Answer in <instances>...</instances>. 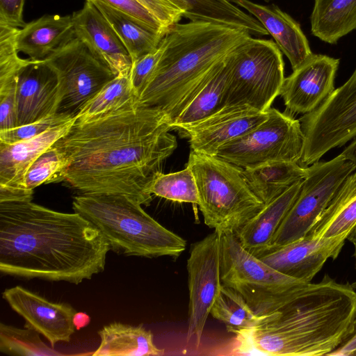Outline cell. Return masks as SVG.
<instances>
[{"mask_svg":"<svg viewBox=\"0 0 356 356\" xmlns=\"http://www.w3.org/2000/svg\"><path fill=\"white\" fill-rule=\"evenodd\" d=\"M92 3L115 31L132 62L156 49L165 36L145 29L119 10L99 1Z\"/></svg>","mask_w":356,"mask_h":356,"instance_id":"30","label":"cell"},{"mask_svg":"<svg viewBox=\"0 0 356 356\" xmlns=\"http://www.w3.org/2000/svg\"><path fill=\"white\" fill-rule=\"evenodd\" d=\"M189 291L186 339H195L197 348L221 282L220 234L215 231L191 244L187 259Z\"/></svg>","mask_w":356,"mask_h":356,"instance_id":"13","label":"cell"},{"mask_svg":"<svg viewBox=\"0 0 356 356\" xmlns=\"http://www.w3.org/2000/svg\"><path fill=\"white\" fill-rule=\"evenodd\" d=\"M40 333L25 325L24 328L0 323V351L16 356H58L62 353L48 346Z\"/></svg>","mask_w":356,"mask_h":356,"instance_id":"33","label":"cell"},{"mask_svg":"<svg viewBox=\"0 0 356 356\" xmlns=\"http://www.w3.org/2000/svg\"><path fill=\"white\" fill-rule=\"evenodd\" d=\"M150 193L171 201L199 204V195L195 177L188 167L172 173L156 175Z\"/></svg>","mask_w":356,"mask_h":356,"instance_id":"35","label":"cell"},{"mask_svg":"<svg viewBox=\"0 0 356 356\" xmlns=\"http://www.w3.org/2000/svg\"><path fill=\"white\" fill-rule=\"evenodd\" d=\"M163 51V44L161 40L156 49L132 62L130 81L132 89L138 99L152 77Z\"/></svg>","mask_w":356,"mask_h":356,"instance_id":"39","label":"cell"},{"mask_svg":"<svg viewBox=\"0 0 356 356\" xmlns=\"http://www.w3.org/2000/svg\"><path fill=\"white\" fill-rule=\"evenodd\" d=\"M210 314L236 334L253 328L264 317L256 315L240 293L223 284Z\"/></svg>","mask_w":356,"mask_h":356,"instance_id":"32","label":"cell"},{"mask_svg":"<svg viewBox=\"0 0 356 356\" xmlns=\"http://www.w3.org/2000/svg\"><path fill=\"white\" fill-rule=\"evenodd\" d=\"M75 38L72 16L46 15L19 29L15 43L19 52L44 60Z\"/></svg>","mask_w":356,"mask_h":356,"instance_id":"23","label":"cell"},{"mask_svg":"<svg viewBox=\"0 0 356 356\" xmlns=\"http://www.w3.org/2000/svg\"><path fill=\"white\" fill-rule=\"evenodd\" d=\"M355 318L354 288L325 274L318 282L301 284L290 302L238 337L261 354L328 355L350 334Z\"/></svg>","mask_w":356,"mask_h":356,"instance_id":"3","label":"cell"},{"mask_svg":"<svg viewBox=\"0 0 356 356\" xmlns=\"http://www.w3.org/2000/svg\"><path fill=\"white\" fill-rule=\"evenodd\" d=\"M341 154L343 157L353 163L356 168V136L352 142L343 150Z\"/></svg>","mask_w":356,"mask_h":356,"instance_id":"44","label":"cell"},{"mask_svg":"<svg viewBox=\"0 0 356 356\" xmlns=\"http://www.w3.org/2000/svg\"><path fill=\"white\" fill-rule=\"evenodd\" d=\"M220 246L222 284L240 293L259 316L280 310L304 283L250 253L234 234L221 233Z\"/></svg>","mask_w":356,"mask_h":356,"instance_id":"7","label":"cell"},{"mask_svg":"<svg viewBox=\"0 0 356 356\" xmlns=\"http://www.w3.org/2000/svg\"><path fill=\"white\" fill-rule=\"evenodd\" d=\"M25 0H0V24L21 29L26 25L23 19Z\"/></svg>","mask_w":356,"mask_h":356,"instance_id":"42","label":"cell"},{"mask_svg":"<svg viewBox=\"0 0 356 356\" xmlns=\"http://www.w3.org/2000/svg\"><path fill=\"white\" fill-rule=\"evenodd\" d=\"M75 118L56 113L42 120L0 131V141L15 143L35 137L48 129L64 124Z\"/></svg>","mask_w":356,"mask_h":356,"instance_id":"37","label":"cell"},{"mask_svg":"<svg viewBox=\"0 0 356 356\" xmlns=\"http://www.w3.org/2000/svg\"><path fill=\"white\" fill-rule=\"evenodd\" d=\"M243 173L254 194L266 204L304 179L307 167L298 163L277 161L243 169Z\"/></svg>","mask_w":356,"mask_h":356,"instance_id":"27","label":"cell"},{"mask_svg":"<svg viewBox=\"0 0 356 356\" xmlns=\"http://www.w3.org/2000/svg\"><path fill=\"white\" fill-rule=\"evenodd\" d=\"M3 298L29 325L44 337L52 348L69 342L76 329V311L69 304L53 302L21 286L6 289Z\"/></svg>","mask_w":356,"mask_h":356,"instance_id":"18","label":"cell"},{"mask_svg":"<svg viewBox=\"0 0 356 356\" xmlns=\"http://www.w3.org/2000/svg\"><path fill=\"white\" fill-rule=\"evenodd\" d=\"M138 97L131 84L130 75L115 76L84 106L76 117V122H87L136 104Z\"/></svg>","mask_w":356,"mask_h":356,"instance_id":"31","label":"cell"},{"mask_svg":"<svg viewBox=\"0 0 356 356\" xmlns=\"http://www.w3.org/2000/svg\"><path fill=\"white\" fill-rule=\"evenodd\" d=\"M349 234L330 238L305 236L293 242L271 249L259 257L279 272L304 282H311L329 259H335Z\"/></svg>","mask_w":356,"mask_h":356,"instance_id":"17","label":"cell"},{"mask_svg":"<svg viewBox=\"0 0 356 356\" xmlns=\"http://www.w3.org/2000/svg\"><path fill=\"white\" fill-rule=\"evenodd\" d=\"M310 23L314 36L334 44L356 29V0H314Z\"/></svg>","mask_w":356,"mask_h":356,"instance_id":"28","label":"cell"},{"mask_svg":"<svg viewBox=\"0 0 356 356\" xmlns=\"http://www.w3.org/2000/svg\"><path fill=\"white\" fill-rule=\"evenodd\" d=\"M227 56L215 67L208 80L172 123L182 129L211 115L222 107L227 77Z\"/></svg>","mask_w":356,"mask_h":356,"instance_id":"29","label":"cell"},{"mask_svg":"<svg viewBox=\"0 0 356 356\" xmlns=\"http://www.w3.org/2000/svg\"><path fill=\"white\" fill-rule=\"evenodd\" d=\"M74 33L91 54L115 74L130 75L131 58L108 21L95 5L86 1L72 15Z\"/></svg>","mask_w":356,"mask_h":356,"instance_id":"20","label":"cell"},{"mask_svg":"<svg viewBox=\"0 0 356 356\" xmlns=\"http://www.w3.org/2000/svg\"><path fill=\"white\" fill-rule=\"evenodd\" d=\"M355 170L341 153L307 166L300 193L277 230L270 250L307 236L341 184Z\"/></svg>","mask_w":356,"mask_h":356,"instance_id":"10","label":"cell"},{"mask_svg":"<svg viewBox=\"0 0 356 356\" xmlns=\"http://www.w3.org/2000/svg\"><path fill=\"white\" fill-rule=\"evenodd\" d=\"M18 29L0 24V90L16 84L18 73L27 60L18 55L15 43Z\"/></svg>","mask_w":356,"mask_h":356,"instance_id":"36","label":"cell"},{"mask_svg":"<svg viewBox=\"0 0 356 356\" xmlns=\"http://www.w3.org/2000/svg\"><path fill=\"white\" fill-rule=\"evenodd\" d=\"M71 121L30 139L15 143L0 141V202L32 201L33 191L25 186L26 174L37 158L70 129Z\"/></svg>","mask_w":356,"mask_h":356,"instance_id":"14","label":"cell"},{"mask_svg":"<svg viewBox=\"0 0 356 356\" xmlns=\"http://www.w3.org/2000/svg\"><path fill=\"white\" fill-rule=\"evenodd\" d=\"M101 339L92 356L161 355L163 350L153 342L152 334L143 325L133 326L114 322L98 332Z\"/></svg>","mask_w":356,"mask_h":356,"instance_id":"25","label":"cell"},{"mask_svg":"<svg viewBox=\"0 0 356 356\" xmlns=\"http://www.w3.org/2000/svg\"><path fill=\"white\" fill-rule=\"evenodd\" d=\"M72 159L59 145L54 144L33 163L25 176V186L33 191L42 184L65 180Z\"/></svg>","mask_w":356,"mask_h":356,"instance_id":"34","label":"cell"},{"mask_svg":"<svg viewBox=\"0 0 356 356\" xmlns=\"http://www.w3.org/2000/svg\"><path fill=\"white\" fill-rule=\"evenodd\" d=\"M44 60L58 79L56 113L74 118L115 76L76 38Z\"/></svg>","mask_w":356,"mask_h":356,"instance_id":"12","label":"cell"},{"mask_svg":"<svg viewBox=\"0 0 356 356\" xmlns=\"http://www.w3.org/2000/svg\"><path fill=\"white\" fill-rule=\"evenodd\" d=\"M90 316L83 312H76L74 316V324L76 330H80L89 324Z\"/></svg>","mask_w":356,"mask_h":356,"instance_id":"45","label":"cell"},{"mask_svg":"<svg viewBox=\"0 0 356 356\" xmlns=\"http://www.w3.org/2000/svg\"><path fill=\"white\" fill-rule=\"evenodd\" d=\"M268 113L260 124L220 147L216 156L243 169L271 162H300L305 136L300 120L273 108Z\"/></svg>","mask_w":356,"mask_h":356,"instance_id":"9","label":"cell"},{"mask_svg":"<svg viewBox=\"0 0 356 356\" xmlns=\"http://www.w3.org/2000/svg\"><path fill=\"white\" fill-rule=\"evenodd\" d=\"M305 136L301 165L317 162L356 136V68L314 111L299 119Z\"/></svg>","mask_w":356,"mask_h":356,"instance_id":"11","label":"cell"},{"mask_svg":"<svg viewBox=\"0 0 356 356\" xmlns=\"http://www.w3.org/2000/svg\"><path fill=\"white\" fill-rule=\"evenodd\" d=\"M227 1L243 8L262 24L280 51L288 58L293 71L313 56L300 24L278 6L259 5L249 0Z\"/></svg>","mask_w":356,"mask_h":356,"instance_id":"21","label":"cell"},{"mask_svg":"<svg viewBox=\"0 0 356 356\" xmlns=\"http://www.w3.org/2000/svg\"><path fill=\"white\" fill-rule=\"evenodd\" d=\"M347 239L353 244V257L355 261L356 268V226L350 232Z\"/></svg>","mask_w":356,"mask_h":356,"instance_id":"46","label":"cell"},{"mask_svg":"<svg viewBox=\"0 0 356 356\" xmlns=\"http://www.w3.org/2000/svg\"><path fill=\"white\" fill-rule=\"evenodd\" d=\"M302 181L295 183L280 196L264 204L263 209L236 234L247 251L259 257L270 250L277 230L300 193Z\"/></svg>","mask_w":356,"mask_h":356,"instance_id":"22","label":"cell"},{"mask_svg":"<svg viewBox=\"0 0 356 356\" xmlns=\"http://www.w3.org/2000/svg\"><path fill=\"white\" fill-rule=\"evenodd\" d=\"M266 2H269L271 0H264Z\"/></svg>","mask_w":356,"mask_h":356,"instance_id":"47","label":"cell"},{"mask_svg":"<svg viewBox=\"0 0 356 356\" xmlns=\"http://www.w3.org/2000/svg\"><path fill=\"white\" fill-rule=\"evenodd\" d=\"M15 90L16 85L0 91V131L17 127Z\"/></svg>","mask_w":356,"mask_h":356,"instance_id":"41","label":"cell"},{"mask_svg":"<svg viewBox=\"0 0 356 356\" xmlns=\"http://www.w3.org/2000/svg\"><path fill=\"white\" fill-rule=\"evenodd\" d=\"M186 166L195 179L204 223L220 234H236L264 207L249 187L243 168L193 150Z\"/></svg>","mask_w":356,"mask_h":356,"instance_id":"6","label":"cell"},{"mask_svg":"<svg viewBox=\"0 0 356 356\" xmlns=\"http://www.w3.org/2000/svg\"><path fill=\"white\" fill-rule=\"evenodd\" d=\"M338 58L313 54L286 77L280 95L289 113L307 114L317 109L334 90Z\"/></svg>","mask_w":356,"mask_h":356,"instance_id":"15","label":"cell"},{"mask_svg":"<svg viewBox=\"0 0 356 356\" xmlns=\"http://www.w3.org/2000/svg\"><path fill=\"white\" fill-rule=\"evenodd\" d=\"M251 35L209 22L177 23L162 42L157 66L137 104L161 112L172 124L216 65Z\"/></svg>","mask_w":356,"mask_h":356,"instance_id":"4","label":"cell"},{"mask_svg":"<svg viewBox=\"0 0 356 356\" xmlns=\"http://www.w3.org/2000/svg\"><path fill=\"white\" fill-rule=\"evenodd\" d=\"M247 104L222 107L207 118L182 129L191 150L216 156L222 145L245 135L268 117Z\"/></svg>","mask_w":356,"mask_h":356,"instance_id":"16","label":"cell"},{"mask_svg":"<svg viewBox=\"0 0 356 356\" xmlns=\"http://www.w3.org/2000/svg\"><path fill=\"white\" fill-rule=\"evenodd\" d=\"M72 207L102 233L111 250L129 256L177 258L186 241L168 229L124 195L82 194L74 196Z\"/></svg>","mask_w":356,"mask_h":356,"instance_id":"5","label":"cell"},{"mask_svg":"<svg viewBox=\"0 0 356 356\" xmlns=\"http://www.w3.org/2000/svg\"><path fill=\"white\" fill-rule=\"evenodd\" d=\"M227 77L222 107L247 104L268 111L280 95L284 77L280 49L273 40L251 36L226 57Z\"/></svg>","mask_w":356,"mask_h":356,"instance_id":"8","label":"cell"},{"mask_svg":"<svg viewBox=\"0 0 356 356\" xmlns=\"http://www.w3.org/2000/svg\"><path fill=\"white\" fill-rule=\"evenodd\" d=\"M58 79L44 60L27 58L17 78L15 99L17 127L56 113Z\"/></svg>","mask_w":356,"mask_h":356,"instance_id":"19","label":"cell"},{"mask_svg":"<svg viewBox=\"0 0 356 356\" xmlns=\"http://www.w3.org/2000/svg\"><path fill=\"white\" fill-rule=\"evenodd\" d=\"M159 111L127 106L87 122H75L55 144L70 156L65 181L82 194H119L148 206L152 184L177 148Z\"/></svg>","mask_w":356,"mask_h":356,"instance_id":"1","label":"cell"},{"mask_svg":"<svg viewBox=\"0 0 356 356\" xmlns=\"http://www.w3.org/2000/svg\"><path fill=\"white\" fill-rule=\"evenodd\" d=\"M99 1L119 10L133 18L145 29L158 34L165 35L168 29L143 5L136 0H86Z\"/></svg>","mask_w":356,"mask_h":356,"instance_id":"38","label":"cell"},{"mask_svg":"<svg viewBox=\"0 0 356 356\" xmlns=\"http://www.w3.org/2000/svg\"><path fill=\"white\" fill-rule=\"evenodd\" d=\"M147 8L167 29L179 23L184 17V5L181 0H136Z\"/></svg>","mask_w":356,"mask_h":356,"instance_id":"40","label":"cell"},{"mask_svg":"<svg viewBox=\"0 0 356 356\" xmlns=\"http://www.w3.org/2000/svg\"><path fill=\"white\" fill-rule=\"evenodd\" d=\"M184 17L191 22H209L243 30L253 35H269L255 17L242 11L227 0H181Z\"/></svg>","mask_w":356,"mask_h":356,"instance_id":"26","label":"cell"},{"mask_svg":"<svg viewBox=\"0 0 356 356\" xmlns=\"http://www.w3.org/2000/svg\"><path fill=\"white\" fill-rule=\"evenodd\" d=\"M109 243L77 212L32 202H0V271L25 279L78 284L105 268Z\"/></svg>","mask_w":356,"mask_h":356,"instance_id":"2","label":"cell"},{"mask_svg":"<svg viewBox=\"0 0 356 356\" xmlns=\"http://www.w3.org/2000/svg\"><path fill=\"white\" fill-rule=\"evenodd\" d=\"M356 226V170L338 188L307 236L330 238L350 234Z\"/></svg>","mask_w":356,"mask_h":356,"instance_id":"24","label":"cell"},{"mask_svg":"<svg viewBox=\"0 0 356 356\" xmlns=\"http://www.w3.org/2000/svg\"><path fill=\"white\" fill-rule=\"evenodd\" d=\"M330 356H355L356 355V318L353 330L343 343L334 350L329 353Z\"/></svg>","mask_w":356,"mask_h":356,"instance_id":"43","label":"cell"}]
</instances>
